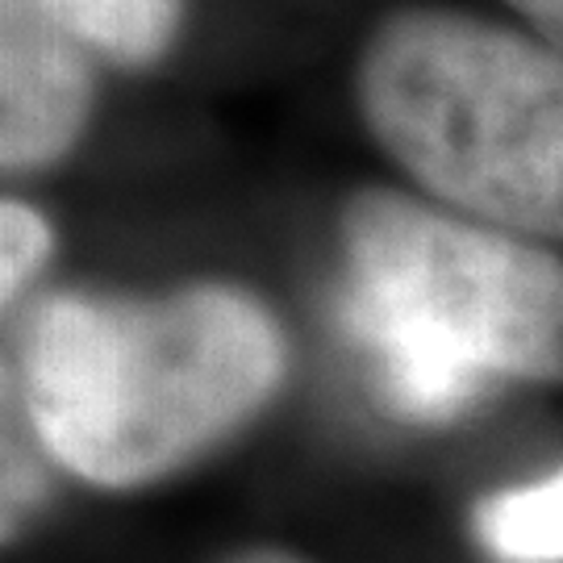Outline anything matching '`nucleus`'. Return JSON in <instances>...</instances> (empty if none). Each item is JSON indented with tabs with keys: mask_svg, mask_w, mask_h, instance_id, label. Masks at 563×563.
Masks as SVG:
<instances>
[{
	"mask_svg": "<svg viewBox=\"0 0 563 563\" xmlns=\"http://www.w3.org/2000/svg\"><path fill=\"white\" fill-rule=\"evenodd\" d=\"M284 376L255 297L197 284L163 301L55 297L25 330L21 384L46 451L76 476L134 488L239 430Z\"/></svg>",
	"mask_w": 563,
	"mask_h": 563,
	"instance_id": "1",
	"label": "nucleus"
},
{
	"mask_svg": "<svg viewBox=\"0 0 563 563\" xmlns=\"http://www.w3.org/2000/svg\"><path fill=\"white\" fill-rule=\"evenodd\" d=\"M346 325L388 405L446 422L484 376L563 384V260L388 188L346 205Z\"/></svg>",
	"mask_w": 563,
	"mask_h": 563,
	"instance_id": "2",
	"label": "nucleus"
},
{
	"mask_svg": "<svg viewBox=\"0 0 563 563\" xmlns=\"http://www.w3.org/2000/svg\"><path fill=\"white\" fill-rule=\"evenodd\" d=\"M355 104L426 192L563 239V51L455 9H405L360 51Z\"/></svg>",
	"mask_w": 563,
	"mask_h": 563,
	"instance_id": "3",
	"label": "nucleus"
},
{
	"mask_svg": "<svg viewBox=\"0 0 563 563\" xmlns=\"http://www.w3.org/2000/svg\"><path fill=\"white\" fill-rule=\"evenodd\" d=\"M46 0H0V163H59L88 125L92 63Z\"/></svg>",
	"mask_w": 563,
	"mask_h": 563,
	"instance_id": "4",
	"label": "nucleus"
},
{
	"mask_svg": "<svg viewBox=\"0 0 563 563\" xmlns=\"http://www.w3.org/2000/svg\"><path fill=\"white\" fill-rule=\"evenodd\" d=\"M76 38L121 67L155 63L176 42L184 0H46Z\"/></svg>",
	"mask_w": 563,
	"mask_h": 563,
	"instance_id": "5",
	"label": "nucleus"
},
{
	"mask_svg": "<svg viewBox=\"0 0 563 563\" xmlns=\"http://www.w3.org/2000/svg\"><path fill=\"white\" fill-rule=\"evenodd\" d=\"M476 530L501 563H563V472L484 501Z\"/></svg>",
	"mask_w": 563,
	"mask_h": 563,
	"instance_id": "6",
	"label": "nucleus"
},
{
	"mask_svg": "<svg viewBox=\"0 0 563 563\" xmlns=\"http://www.w3.org/2000/svg\"><path fill=\"white\" fill-rule=\"evenodd\" d=\"M51 225L25 201L0 205V297L13 305L51 255Z\"/></svg>",
	"mask_w": 563,
	"mask_h": 563,
	"instance_id": "7",
	"label": "nucleus"
},
{
	"mask_svg": "<svg viewBox=\"0 0 563 563\" xmlns=\"http://www.w3.org/2000/svg\"><path fill=\"white\" fill-rule=\"evenodd\" d=\"M514 13H522L547 46L563 51V0H505Z\"/></svg>",
	"mask_w": 563,
	"mask_h": 563,
	"instance_id": "8",
	"label": "nucleus"
},
{
	"mask_svg": "<svg viewBox=\"0 0 563 563\" xmlns=\"http://www.w3.org/2000/svg\"><path fill=\"white\" fill-rule=\"evenodd\" d=\"M230 563H305V560L288 555V551H242V555H234Z\"/></svg>",
	"mask_w": 563,
	"mask_h": 563,
	"instance_id": "9",
	"label": "nucleus"
}]
</instances>
